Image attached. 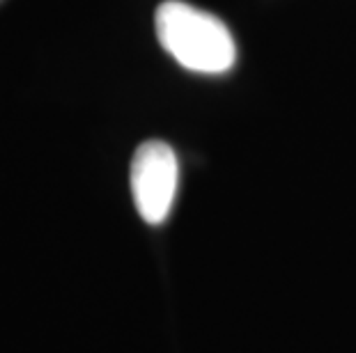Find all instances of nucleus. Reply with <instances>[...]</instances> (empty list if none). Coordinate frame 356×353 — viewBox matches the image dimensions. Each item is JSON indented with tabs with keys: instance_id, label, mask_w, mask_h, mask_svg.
<instances>
[{
	"instance_id": "f257e3e1",
	"label": "nucleus",
	"mask_w": 356,
	"mask_h": 353,
	"mask_svg": "<svg viewBox=\"0 0 356 353\" xmlns=\"http://www.w3.org/2000/svg\"><path fill=\"white\" fill-rule=\"evenodd\" d=\"M154 24L161 46L188 71L223 74L237 60L230 30L214 14L168 0L156 10Z\"/></svg>"
},
{
	"instance_id": "f03ea898",
	"label": "nucleus",
	"mask_w": 356,
	"mask_h": 353,
	"mask_svg": "<svg viewBox=\"0 0 356 353\" xmlns=\"http://www.w3.org/2000/svg\"><path fill=\"white\" fill-rule=\"evenodd\" d=\"M179 184V163L170 145L147 140L131 159V195L140 218L161 225L175 205Z\"/></svg>"
}]
</instances>
